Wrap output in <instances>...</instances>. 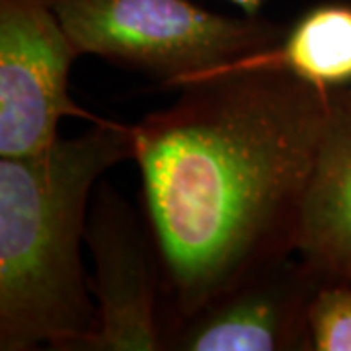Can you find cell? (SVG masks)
<instances>
[{"label": "cell", "mask_w": 351, "mask_h": 351, "mask_svg": "<svg viewBox=\"0 0 351 351\" xmlns=\"http://www.w3.org/2000/svg\"><path fill=\"white\" fill-rule=\"evenodd\" d=\"M131 125L141 207L164 267L162 330L297 252L328 92L230 66Z\"/></svg>", "instance_id": "obj_1"}, {"label": "cell", "mask_w": 351, "mask_h": 351, "mask_svg": "<svg viewBox=\"0 0 351 351\" xmlns=\"http://www.w3.org/2000/svg\"><path fill=\"white\" fill-rule=\"evenodd\" d=\"M129 158L131 125L108 119L0 158V351H78L96 330L82 262L88 215L101 176Z\"/></svg>", "instance_id": "obj_2"}, {"label": "cell", "mask_w": 351, "mask_h": 351, "mask_svg": "<svg viewBox=\"0 0 351 351\" xmlns=\"http://www.w3.org/2000/svg\"><path fill=\"white\" fill-rule=\"evenodd\" d=\"M78 55H94L170 88L242 63L287 25L228 16L193 0H49Z\"/></svg>", "instance_id": "obj_3"}, {"label": "cell", "mask_w": 351, "mask_h": 351, "mask_svg": "<svg viewBox=\"0 0 351 351\" xmlns=\"http://www.w3.org/2000/svg\"><path fill=\"white\" fill-rule=\"evenodd\" d=\"M86 246L98 322L78 351H164L160 246L143 207L110 182L94 191Z\"/></svg>", "instance_id": "obj_4"}, {"label": "cell", "mask_w": 351, "mask_h": 351, "mask_svg": "<svg viewBox=\"0 0 351 351\" xmlns=\"http://www.w3.org/2000/svg\"><path fill=\"white\" fill-rule=\"evenodd\" d=\"M78 57L49 0H0V158L49 149L64 117L100 119L71 96Z\"/></svg>", "instance_id": "obj_5"}, {"label": "cell", "mask_w": 351, "mask_h": 351, "mask_svg": "<svg viewBox=\"0 0 351 351\" xmlns=\"http://www.w3.org/2000/svg\"><path fill=\"white\" fill-rule=\"evenodd\" d=\"M324 279L293 254L225 289L164 332L172 351H313L308 306Z\"/></svg>", "instance_id": "obj_6"}, {"label": "cell", "mask_w": 351, "mask_h": 351, "mask_svg": "<svg viewBox=\"0 0 351 351\" xmlns=\"http://www.w3.org/2000/svg\"><path fill=\"white\" fill-rule=\"evenodd\" d=\"M295 254L324 281H351V86L328 92Z\"/></svg>", "instance_id": "obj_7"}, {"label": "cell", "mask_w": 351, "mask_h": 351, "mask_svg": "<svg viewBox=\"0 0 351 351\" xmlns=\"http://www.w3.org/2000/svg\"><path fill=\"white\" fill-rule=\"evenodd\" d=\"M234 66L283 71L322 90L351 86V2L306 8L279 43Z\"/></svg>", "instance_id": "obj_8"}, {"label": "cell", "mask_w": 351, "mask_h": 351, "mask_svg": "<svg viewBox=\"0 0 351 351\" xmlns=\"http://www.w3.org/2000/svg\"><path fill=\"white\" fill-rule=\"evenodd\" d=\"M313 351H351V281H324L308 306Z\"/></svg>", "instance_id": "obj_9"}, {"label": "cell", "mask_w": 351, "mask_h": 351, "mask_svg": "<svg viewBox=\"0 0 351 351\" xmlns=\"http://www.w3.org/2000/svg\"><path fill=\"white\" fill-rule=\"evenodd\" d=\"M230 4H234L240 12L246 16H262V8L265 0H228Z\"/></svg>", "instance_id": "obj_10"}]
</instances>
